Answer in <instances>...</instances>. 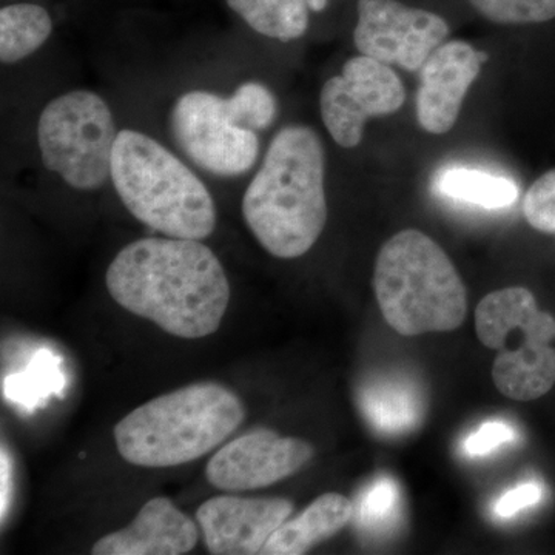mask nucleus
<instances>
[{
	"mask_svg": "<svg viewBox=\"0 0 555 555\" xmlns=\"http://www.w3.org/2000/svg\"><path fill=\"white\" fill-rule=\"evenodd\" d=\"M467 3L492 24L531 25L555 20V0H467Z\"/></svg>",
	"mask_w": 555,
	"mask_h": 555,
	"instance_id": "412c9836",
	"label": "nucleus"
},
{
	"mask_svg": "<svg viewBox=\"0 0 555 555\" xmlns=\"http://www.w3.org/2000/svg\"><path fill=\"white\" fill-rule=\"evenodd\" d=\"M436 190L449 199L483 208L509 207L518 198V185L513 179L467 167H449L438 173Z\"/></svg>",
	"mask_w": 555,
	"mask_h": 555,
	"instance_id": "6ab92c4d",
	"label": "nucleus"
},
{
	"mask_svg": "<svg viewBox=\"0 0 555 555\" xmlns=\"http://www.w3.org/2000/svg\"><path fill=\"white\" fill-rule=\"evenodd\" d=\"M2 496H0V500H2V507H0V511H2V520L3 517H5V509H7V503H9V492H10V462L9 456H7L5 449H2Z\"/></svg>",
	"mask_w": 555,
	"mask_h": 555,
	"instance_id": "a878e982",
	"label": "nucleus"
},
{
	"mask_svg": "<svg viewBox=\"0 0 555 555\" xmlns=\"http://www.w3.org/2000/svg\"><path fill=\"white\" fill-rule=\"evenodd\" d=\"M324 179L317 131L301 124L278 131L241 204L248 230L272 257L299 258L315 246L327 224Z\"/></svg>",
	"mask_w": 555,
	"mask_h": 555,
	"instance_id": "f03ea898",
	"label": "nucleus"
},
{
	"mask_svg": "<svg viewBox=\"0 0 555 555\" xmlns=\"http://www.w3.org/2000/svg\"><path fill=\"white\" fill-rule=\"evenodd\" d=\"M170 131L185 156L219 178H238L257 164V131L236 126L224 98L206 90L181 94L170 112Z\"/></svg>",
	"mask_w": 555,
	"mask_h": 555,
	"instance_id": "6e6552de",
	"label": "nucleus"
},
{
	"mask_svg": "<svg viewBox=\"0 0 555 555\" xmlns=\"http://www.w3.org/2000/svg\"><path fill=\"white\" fill-rule=\"evenodd\" d=\"M364 414L383 434H404L423 416L418 389L403 378H382L363 393Z\"/></svg>",
	"mask_w": 555,
	"mask_h": 555,
	"instance_id": "dca6fc26",
	"label": "nucleus"
},
{
	"mask_svg": "<svg viewBox=\"0 0 555 555\" xmlns=\"http://www.w3.org/2000/svg\"><path fill=\"white\" fill-rule=\"evenodd\" d=\"M246 418L243 400L215 382L153 398L115 426L119 455L139 467H175L221 447Z\"/></svg>",
	"mask_w": 555,
	"mask_h": 555,
	"instance_id": "7ed1b4c3",
	"label": "nucleus"
},
{
	"mask_svg": "<svg viewBox=\"0 0 555 555\" xmlns=\"http://www.w3.org/2000/svg\"><path fill=\"white\" fill-rule=\"evenodd\" d=\"M488 56L463 40H449L420 68L416 120L427 133L444 134L455 126L467 91Z\"/></svg>",
	"mask_w": 555,
	"mask_h": 555,
	"instance_id": "ddd939ff",
	"label": "nucleus"
},
{
	"mask_svg": "<svg viewBox=\"0 0 555 555\" xmlns=\"http://www.w3.org/2000/svg\"><path fill=\"white\" fill-rule=\"evenodd\" d=\"M449 24L434 11L401 0H358L353 43L364 56L406 72H420L444 43Z\"/></svg>",
	"mask_w": 555,
	"mask_h": 555,
	"instance_id": "9d476101",
	"label": "nucleus"
},
{
	"mask_svg": "<svg viewBox=\"0 0 555 555\" xmlns=\"http://www.w3.org/2000/svg\"><path fill=\"white\" fill-rule=\"evenodd\" d=\"M50 11L35 2H14L0 10V61L13 65L46 46L53 33Z\"/></svg>",
	"mask_w": 555,
	"mask_h": 555,
	"instance_id": "f3484780",
	"label": "nucleus"
},
{
	"mask_svg": "<svg viewBox=\"0 0 555 555\" xmlns=\"http://www.w3.org/2000/svg\"><path fill=\"white\" fill-rule=\"evenodd\" d=\"M250 30L264 38L291 42L309 30L308 0H225Z\"/></svg>",
	"mask_w": 555,
	"mask_h": 555,
	"instance_id": "a211bd4d",
	"label": "nucleus"
},
{
	"mask_svg": "<svg viewBox=\"0 0 555 555\" xmlns=\"http://www.w3.org/2000/svg\"><path fill=\"white\" fill-rule=\"evenodd\" d=\"M352 517V502L337 492H327L313 500L298 517L284 521L270 537L261 554H308L318 543L338 534Z\"/></svg>",
	"mask_w": 555,
	"mask_h": 555,
	"instance_id": "2eb2a0df",
	"label": "nucleus"
},
{
	"mask_svg": "<svg viewBox=\"0 0 555 555\" xmlns=\"http://www.w3.org/2000/svg\"><path fill=\"white\" fill-rule=\"evenodd\" d=\"M400 489L389 477H379L364 492L360 517L364 526L371 529H387L400 514Z\"/></svg>",
	"mask_w": 555,
	"mask_h": 555,
	"instance_id": "4be33fe9",
	"label": "nucleus"
},
{
	"mask_svg": "<svg viewBox=\"0 0 555 555\" xmlns=\"http://www.w3.org/2000/svg\"><path fill=\"white\" fill-rule=\"evenodd\" d=\"M230 119L243 129H269L278 115L275 94L262 83L244 82L225 100Z\"/></svg>",
	"mask_w": 555,
	"mask_h": 555,
	"instance_id": "aec40b11",
	"label": "nucleus"
},
{
	"mask_svg": "<svg viewBox=\"0 0 555 555\" xmlns=\"http://www.w3.org/2000/svg\"><path fill=\"white\" fill-rule=\"evenodd\" d=\"M115 119L107 101L90 90L54 98L39 116L38 145L43 167L78 192H96L112 181Z\"/></svg>",
	"mask_w": 555,
	"mask_h": 555,
	"instance_id": "0eeeda50",
	"label": "nucleus"
},
{
	"mask_svg": "<svg viewBox=\"0 0 555 555\" xmlns=\"http://www.w3.org/2000/svg\"><path fill=\"white\" fill-rule=\"evenodd\" d=\"M374 292L386 323L403 337L452 332L466 318L462 276L447 251L420 230H401L379 248Z\"/></svg>",
	"mask_w": 555,
	"mask_h": 555,
	"instance_id": "39448f33",
	"label": "nucleus"
},
{
	"mask_svg": "<svg viewBox=\"0 0 555 555\" xmlns=\"http://www.w3.org/2000/svg\"><path fill=\"white\" fill-rule=\"evenodd\" d=\"M112 182L127 210L164 236L204 241L217 229V204L207 185L149 134L119 131Z\"/></svg>",
	"mask_w": 555,
	"mask_h": 555,
	"instance_id": "20e7f679",
	"label": "nucleus"
},
{
	"mask_svg": "<svg viewBox=\"0 0 555 555\" xmlns=\"http://www.w3.org/2000/svg\"><path fill=\"white\" fill-rule=\"evenodd\" d=\"M332 0H308L310 13L321 14L324 13L331 5Z\"/></svg>",
	"mask_w": 555,
	"mask_h": 555,
	"instance_id": "bb28decb",
	"label": "nucleus"
},
{
	"mask_svg": "<svg viewBox=\"0 0 555 555\" xmlns=\"http://www.w3.org/2000/svg\"><path fill=\"white\" fill-rule=\"evenodd\" d=\"M404 101L406 90L392 67L360 54L343 65L341 75L324 83L321 119L339 147L356 149L369 119L393 115Z\"/></svg>",
	"mask_w": 555,
	"mask_h": 555,
	"instance_id": "1a4fd4ad",
	"label": "nucleus"
},
{
	"mask_svg": "<svg viewBox=\"0 0 555 555\" xmlns=\"http://www.w3.org/2000/svg\"><path fill=\"white\" fill-rule=\"evenodd\" d=\"M516 438V427L502 422V420H495V422L485 423L480 429L470 434L466 438L463 449L469 456H483L491 454L492 451L503 447V444L513 443Z\"/></svg>",
	"mask_w": 555,
	"mask_h": 555,
	"instance_id": "b1692460",
	"label": "nucleus"
},
{
	"mask_svg": "<svg viewBox=\"0 0 555 555\" xmlns=\"http://www.w3.org/2000/svg\"><path fill=\"white\" fill-rule=\"evenodd\" d=\"M105 286L120 308L182 339L215 334L230 302L224 266L198 240L133 241L109 262Z\"/></svg>",
	"mask_w": 555,
	"mask_h": 555,
	"instance_id": "f257e3e1",
	"label": "nucleus"
},
{
	"mask_svg": "<svg viewBox=\"0 0 555 555\" xmlns=\"http://www.w3.org/2000/svg\"><path fill=\"white\" fill-rule=\"evenodd\" d=\"M292 513L294 505L287 499L218 495L198 507L196 520L208 553L254 555L261 554L270 537Z\"/></svg>",
	"mask_w": 555,
	"mask_h": 555,
	"instance_id": "f8f14e48",
	"label": "nucleus"
},
{
	"mask_svg": "<svg viewBox=\"0 0 555 555\" xmlns=\"http://www.w3.org/2000/svg\"><path fill=\"white\" fill-rule=\"evenodd\" d=\"M481 345L499 350L492 379L503 396L516 401L542 398L555 385V318L542 312L526 287L486 295L476 310Z\"/></svg>",
	"mask_w": 555,
	"mask_h": 555,
	"instance_id": "423d86ee",
	"label": "nucleus"
},
{
	"mask_svg": "<svg viewBox=\"0 0 555 555\" xmlns=\"http://www.w3.org/2000/svg\"><path fill=\"white\" fill-rule=\"evenodd\" d=\"M199 525L179 511L167 496L149 500L131 524L101 537L94 555H182L195 550Z\"/></svg>",
	"mask_w": 555,
	"mask_h": 555,
	"instance_id": "4468645a",
	"label": "nucleus"
},
{
	"mask_svg": "<svg viewBox=\"0 0 555 555\" xmlns=\"http://www.w3.org/2000/svg\"><path fill=\"white\" fill-rule=\"evenodd\" d=\"M524 214L532 229L555 235V169L537 179L526 192Z\"/></svg>",
	"mask_w": 555,
	"mask_h": 555,
	"instance_id": "5701e85b",
	"label": "nucleus"
},
{
	"mask_svg": "<svg viewBox=\"0 0 555 555\" xmlns=\"http://www.w3.org/2000/svg\"><path fill=\"white\" fill-rule=\"evenodd\" d=\"M313 454L315 449L308 441L259 427L215 452L208 460L206 478L219 491H254L294 476Z\"/></svg>",
	"mask_w": 555,
	"mask_h": 555,
	"instance_id": "9b49d317",
	"label": "nucleus"
},
{
	"mask_svg": "<svg viewBox=\"0 0 555 555\" xmlns=\"http://www.w3.org/2000/svg\"><path fill=\"white\" fill-rule=\"evenodd\" d=\"M542 499L543 486L537 481H526L509 489L496 500L494 514L500 518H511L517 516L520 511L537 505Z\"/></svg>",
	"mask_w": 555,
	"mask_h": 555,
	"instance_id": "393cba45",
	"label": "nucleus"
}]
</instances>
